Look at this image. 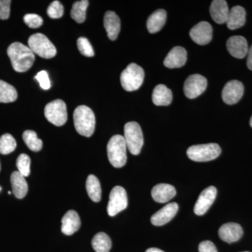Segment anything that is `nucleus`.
Wrapping results in <instances>:
<instances>
[{
	"label": "nucleus",
	"mask_w": 252,
	"mask_h": 252,
	"mask_svg": "<svg viewBox=\"0 0 252 252\" xmlns=\"http://www.w3.org/2000/svg\"><path fill=\"white\" fill-rule=\"evenodd\" d=\"M167 20V12L164 9L154 11L147 20V26L149 32L152 34L160 31L165 26Z\"/></svg>",
	"instance_id": "obj_24"
},
{
	"label": "nucleus",
	"mask_w": 252,
	"mask_h": 252,
	"mask_svg": "<svg viewBox=\"0 0 252 252\" xmlns=\"http://www.w3.org/2000/svg\"><path fill=\"white\" fill-rule=\"evenodd\" d=\"M250 126H251V127H252V117H251V119H250Z\"/></svg>",
	"instance_id": "obj_41"
},
{
	"label": "nucleus",
	"mask_w": 252,
	"mask_h": 252,
	"mask_svg": "<svg viewBox=\"0 0 252 252\" xmlns=\"http://www.w3.org/2000/svg\"><path fill=\"white\" fill-rule=\"evenodd\" d=\"M178 210L179 205L177 203H169L151 217V222L152 224L157 226L165 225L175 217Z\"/></svg>",
	"instance_id": "obj_15"
},
{
	"label": "nucleus",
	"mask_w": 252,
	"mask_h": 252,
	"mask_svg": "<svg viewBox=\"0 0 252 252\" xmlns=\"http://www.w3.org/2000/svg\"><path fill=\"white\" fill-rule=\"evenodd\" d=\"M187 52L182 46H175L164 60V65L170 69L183 67L187 63Z\"/></svg>",
	"instance_id": "obj_16"
},
{
	"label": "nucleus",
	"mask_w": 252,
	"mask_h": 252,
	"mask_svg": "<svg viewBox=\"0 0 252 252\" xmlns=\"http://www.w3.org/2000/svg\"><path fill=\"white\" fill-rule=\"evenodd\" d=\"M7 54L16 72H25L31 69L35 60L34 53L22 43L14 42L9 46Z\"/></svg>",
	"instance_id": "obj_1"
},
{
	"label": "nucleus",
	"mask_w": 252,
	"mask_h": 252,
	"mask_svg": "<svg viewBox=\"0 0 252 252\" xmlns=\"http://www.w3.org/2000/svg\"><path fill=\"white\" fill-rule=\"evenodd\" d=\"M24 22L28 27L31 28H38L43 24V19L40 16L34 14H28L23 18Z\"/></svg>",
	"instance_id": "obj_35"
},
{
	"label": "nucleus",
	"mask_w": 252,
	"mask_h": 252,
	"mask_svg": "<svg viewBox=\"0 0 252 252\" xmlns=\"http://www.w3.org/2000/svg\"><path fill=\"white\" fill-rule=\"evenodd\" d=\"M44 115L48 121L56 126H62L67 121L66 104L62 99H56L46 104Z\"/></svg>",
	"instance_id": "obj_8"
},
{
	"label": "nucleus",
	"mask_w": 252,
	"mask_h": 252,
	"mask_svg": "<svg viewBox=\"0 0 252 252\" xmlns=\"http://www.w3.org/2000/svg\"><path fill=\"white\" fill-rule=\"evenodd\" d=\"M74 124L78 133L91 137L95 127V117L92 109L85 105L77 107L74 112Z\"/></svg>",
	"instance_id": "obj_2"
},
{
	"label": "nucleus",
	"mask_w": 252,
	"mask_h": 252,
	"mask_svg": "<svg viewBox=\"0 0 252 252\" xmlns=\"http://www.w3.org/2000/svg\"><path fill=\"white\" fill-rule=\"evenodd\" d=\"M80 226V217L74 210H69L63 217L61 230L64 235L74 234L79 229Z\"/></svg>",
	"instance_id": "obj_19"
},
{
	"label": "nucleus",
	"mask_w": 252,
	"mask_h": 252,
	"mask_svg": "<svg viewBox=\"0 0 252 252\" xmlns=\"http://www.w3.org/2000/svg\"><path fill=\"white\" fill-rule=\"evenodd\" d=\"M198 250L199 252H218L215 244L209 240L202 242L199 245Z\"/></svg>",
	"instance_id": "obj_38"
},
{
	"label": "nucleus",
	"mask_w": 252,
	"mask_h": 252,
	"mask_svg": "<svg viewBox=\"0 0 252 252\" xmlns=\"http://www.w3.org/2000/svg\"><path fill=\"white\" fill-rule=\"evenodd\" d=\"M0 170H1V167H0Z\"/></svg>",
	"instance_id": "obj_44"
},
{
	"label": "nucleus",
	"mask_w": 252,
	"mask_h": 252,
	"mask_svg": "<svg viewBox=\"0 0 252 252\" xmlns=\"http://www.w3.org/2000/svg\"><path fill=\"white\" fill-rule=\"evenodd\" d=\"M212 32L211 25L206 21H202L190 30L189 34L194 42L203 46L212 41Z\"/></svg>",
	"instance_id": "obj_12"
},
{
	"label": "nucleus",
	"mask_w": 252,
	"mask_h": 252,
	"mask_svg": "<svg viewBox=\"0 0 252 252\" xmlns=\"http://www.w3.org/2000/svg\"><path fill=\"white\" fill-rule=\"evenodd\" d=\"M124 139L127 148L131 154L138 155L144 144V137L142 129L138 123H127L124 127Z\"/></svg>",
	"instance_id": "obj_7"
},
{
	"label": "nucleus",
	"mask_w": 252,
	"mask_h": 252,
	"mask_svg": "<svg viewBox=\"0 0 252 252\" xmlns=\"http://www.w3.org/2000/svg\"><path fill=\"white\" fill-rule=\"evenodd\" d=\"M146 252H165L158 248H149Z\"/></svg>",
	"instance_id": "obj_40"
},
{
	"label": "nucleus",
	"mask_w": 252,
	"mask_h": 252,
	"mask_svg": "<svg viewBox=\"0 0 252 252\" xmlns=\"http://www.w3.org/2000/svg\"><path fill=\"white\" fill-rule=\"evenodd\" d=\"M16 146V141L10 134H4L0 137V153L3 155H6L14 152Z\"/></svg>",
	"instance_id": "obj_31"
},
{
	"label": "nucleus",
	"mask_w": 252,
	"mask_h": 252,
	"mask_svg": "<svg viewBox=\"0 0 252 252\" xmlns=\"http://www.w3.org/2000/svg\"><path fill=\"white\" fill-rule=\"evenodd\" d=\"M11 183L13 193L18 199H22L27 195L28 185L25 177L18 171H15L11 175Z\"/></svg>",
	"instance_id": "obj_25"
},
{
	"label": "nucleus",
	"mask_w": 252,
	"mask_h": 252,
	"mask_svg": "<svg viewBox=\"0 0 252 252\" xmlns=\"http://www.w3.org/2000/svg\"><path fill=\"white\" fill-rule=\"evenodd\" d=\"M89 4V1L88 0L75 1L71 10V17L78 23H84L86 20V9Z\"/></svg>",
	"instance_id": "obj_29"
},
{
	"label": "nucleus",
	"mask_w": 252,
	"mask_h": 252,
	"mask_svg": "<svg viewBox=\"0 0 252 252\" xmlns=\"http://www.w3.org/2000/svg\"><path fill=\"white\" fill-rule=\"evenodd\" d=\"M125 139L122 135L113 136L107 144V155L112 166L120 168L126 165L127 161V149Z\"/></svg>",
	"instance_id": "obj_3"
},
{
	"label": "nucleus",
	"mask_w": 252,
	"mask_h": 252,
	"mask_svg": "<svg viewBox=\"0 0 252 252\" xmlns=\"http://www.w3.org/2000/svg\"><path fill=\"white\" fill-rule=\"evenodd\" d=\"M175 195V187L167 184H159L155 186L152 190V198L159 203H167L173 198Z\"/></svg>",
	"instance_id": "obj_20"
},
{
	"label": "nucleus",
	"mask_w": 252,
	"mask_h": 252,
	"mask_svg": "<svg viewBox=\"0 0 252 252\" xmlns=\"http://www.w3.org/2000/svg\"><path fill=\"white\" fill-rule=\"evenodd\" d=\"M10 0H0V19L6 20L10 16Z\"/></svg>",
	"instance_id": "obj_37"
},
{
	"label": "nucleus",
	"mask_w": 252,
	"mask_h": 252,
	"mask_svg": "<svg viewBox=\"0 0 252 252\" xmlns=\"http://www.w3.org/2000/svg\"><path fill=\"white\" fill-rule=\"evenodd\" d=\"M248 61H247V65L250 70L252 71V45L251 47L249 48L248 50Z\"/></svg>",
	"instance_id": "obj_39"
},
{
	"label": "nucleus",
	"mask_w": 252,
	"mask_h": 252,
	"mask_svg": "<svg viewBox=\"0 0 252 252\" xmlns=\"http://www.w3.org/2000/svg\"><path fill=\"white\" fill-rule=\"evenodd\" d=\"M1 187H0V191H1Z\"/></svg>",
	"instance_id": "obj_42"
},
{
	"label": "nucleus",
	"mask_w": 252,
	"mask_h": 252,
	"mask_svg": "<svg viewBox=\"0 0 252 252\" xmlns=\"http://www.w3.org/2000/svg\"><path fill=\"white\" fill-rule=\"evenodd\" d=\"M78 49L83 56L86 57H93L94 52V48L91 45L90 41L86 37H80L77 40Z\"/></svg>",
	"instance_id": "obj_33"
},
{
	"label": "nucleus",
	"mask_w": 252,
	"mask_h": 252,
	"mask_svg": "<svg viewBox=\"0 0 252 252\" xmlns=\"http://www.w3.org/2000/svg\"><path fill=\"white\" fill-rule=\"evenodd\" d=\"M31 158L27 154H22L18 157L16 166L23 177H27L31 174Z\"/></svg>",
	"instance_id": "obj_32"
},
{
	"label": "nucleus",
	"mask_w": 252,
	"mask_h": 252,
	"mask_svg": "<svg viewBox=\"0 0 252 252\" xmlns=\"http://www.w3.org/2000/svg\"><path fill=\"white\" fill-rule=\"evenodd\" d=\"M217 190L216 187H209L200 193L198 200L194 207V212L198 216L205 215L216 199Z\"/></svg>",
	"instance_id": "obj_13"
},
{
	"label": "nucleus",
	"mask_w": 252,
	"mask_h": 252,
	"mask_svg": "<svg viewBox=\"0 0 252 252\" xmlns=\"http://www.w3.org/2000/svg\"></svg>",
	"instance_id": "obj_43"
},
{
	"label": "nucleus",
	"mask_w": 252,
	"mask_h": 252,
	"mask_svg": "<svg viewBox=\"0 0 252 252\" xmlns=\"http://www.w3.org/2000/svg\"><path fill=\"white\" fill-rule=\"evenodd\" d=\"M127 195L125 189L122 187H114L109 195L107 212L110 217L117 215L127 207Z\"/></svg>",
	"instance_id": "obj_9"
},
{
	"label": "nucleus",
	"mask_w": 252,
	"mask_h": 252,
	"mask_svg": "<svg viewBox=\"0 0 252 252\" xmlns=\"http://www.w3.org/2000/svg\"><path fill=\"white\" fill-rule=\"evenodd\" d=\"M244 94L243 83L238 80L228 81L222 91V99L227 104H234L240 101Z\"/></svg>",
	"instance_id": "obj_11"
},
{
	"label": "nucleus",
	"mask_w": 252,
	"mask_h": 252,
	"mask_svg": "<svg viewBox=\"0 0 252 252\" xmlns=\"http://www.w3.org/2000/svg\"><path fill=\"white\" fill-rule=\"evenodd\" d=\"M92 246L96 252H109L112 248V240L109 235L100 232L97 233L92 240Z\"/></svg>",
	"instance_id": "obj_27"
},
{
	"label": "nucleus",
	"mask_w": 252,
	"mask_h": 252,
	"mask_svg": "<svg viewBox=\"0 0 252 252\" xmlns=\"http://www.w3.org/2000/svg\"><path fill=\"white\" fill-rule=\"evenodd\" d=\"M86 187L88 195L93 201L96 202V203L100 201L102 190H101L99 181L95 176L91 175L88 177Z\"/></svg>",
	"instance_id": "obj_26"
},
{
	"label": "nucleus",
	"mask_w": 252,
	"mask_h": 252,
	"mask_svg": "<svg viewBox=\"0 0 252 252\" xmlns=\"http://www.w3.org/2000/svg\"><path fill=\"white\" fill-rule=\"evenodd\" d=\"M207 86L206 78L200 74H193L189 76L185 81L184 92L188 98H196L206 90Z\"/></svg>",
	"instance_id": "obj_10"
},
{
	"label": "nucleus",
	"mask_w": 252,
	"mask_h": 252,
	"mask_svg": "<svg viewBox=\"0 0 252 252\" xmlns=\"http://www.w3.org/2000/svg\"><path fill=\"white\" fill-rule=\"evenodd\" d=\"M243 235L241 225L236 223H225L219 230V235L223 241L233 243L238 241Z\"/></svg>",
	"instance_id": "obj_17"
},
{
	"label": "nucleus",
	"mask_w": 252,
	"mask_h": 252,
	"mask_svg": "<svg viewBox=\"0 0 252 252\" xmlns=\"http://www.w3.org/2000/svg\"><path fill=\"white\" fill-rule=\"evenodd\" d=\"M228 52L236 59H244L248 53V44L243 36H230L226 42Z\"/></svg>",
	"instance_id": "obj_14"
},
{
	"label": "nucleus",
	"mask_w": 252,
	"mask_h": 252,
	"mask_svg": "<svg viewBox=\"0 0 252 252\" xmlns=\"http://www.w3.org/2000/svg\"><path fill=\"white\" fill-rule=\"evenodd\" d=\"M104 26L109 39L116 40L121 31V21L119 16L114 11H107L104 14Z\"/></svg>",
	"instance_id": "obj_18"
},
{
	"label": "nucleus",
	"mask_w": 252,
	"mask_h": 252,
	"mask_svg": "<svg viewBox=\"0 0 252 252\" xmlns=\"http://www.w3.org/2000/svg\"><path fill=\"white\" fill-rule=\"evenodd\" d=\"M210 14L212 19L219 24L226 23L229 9L228 4L224 0H215L212 1L210 6Z\"/></svg>",
	"instance_id": "obj_21"
},
{
	"label": "nucleus",
	"mask_w": 252,
	"mask_h": 252,
	"mask_svg": "<svg viewBox=\"0 0 252 252\" xmlns=\"http://www.w3.org/2000/svg\"><path fill=\"white\" fill-rule=\"evenodd\" d=\"M28 47L34 54L45 59H52L57 54L56 46L41 33H36L28 39Z\"/></svg>",
	"instance_id": "obj_5"
},
{
	"label": "nucleus",
	"mask_w": 252,
	"mask_h": 252,
	"mask_svg": "<svg viewBox=\"0 0 252 252\" xmlns=\"http://www.w3.org/2000/svg\"><path fill=\"white\" fill-rule=\"evenodd\" d=\"M35 79L39 81V85L44 90H49L51 88V81H50L48 73L46 71L42 70L38 73L35 76Z\"/></svg>",
	"instance_id": "obj_36"
},
{
	"label": "nucleus",
	"mask_w": 252,
	"mask_h": 252,
	"mask_svg": "<svg viewBox=\"0 0 252 252\" xmlns=\"http://www.w3.org/2000/svg\"><path fill=\"white\" fill-rule=\"evenodd\" d=\"M23 139L28 148L33 152H39L43 147V142L38 138L34 131L26 130L23 134Z\"/></svg>",
	"instance_id": "obj_30"
},
{
	"label": "nucleus",
	"mask_w": 252,
	"mask_h": 252,
	"mask_svg": "<svg viewBox=\"0 0 252 252\" xmlns=\"http://www.w3.org/2000/svg\"><path fill=\"white\" fill-rule=\"evenodd\" d=\"M246 22V11L240 6H233L229 10L228 18H227V27L230 30H236L243 27Z\"/></svg>",
	"instance_id": "obj_22"
},
{
	"label": "nucleus",
	"mask_w": 252,
	"mask_h": 252,
	"mask_svg": "<svg viewBox=\"0 0 252 252\" xmlns=\"http://www.w3.org/2000/svg\"><path fill=\"white\" fill-rule=\"evenodd\" d=\"M47 14L52 19L61 18L64 14V8L59 1H54L49 5L47 9Z\"/></svg>",
	"instance_id": "obj_34"
},
{
	"label": "nucleus",
	"mask_w": 252,
	"mask_h": 252,
	"mask_svg": "<svg viewBox=\"0 0 252 252\" xmlns=\"http://www.w3.org/2000/svg\"><path fill=\"white\" fill-rule=\"evenodd\" d=\"M144 71L135 63H131L123 71L121 75V84L126 91H137L143 84Z\"/></svg>",
	"instance_id": "obj_4"
},
{
	"label": "nucleus",
	"mask_w": 252,
	"mask_h": 252,
	"mask_svg": "<svg viewBox=\"0 0 252 252\" xmlns=\"http://www.w3.org/2000/svg\"><path fill=\"white\" fill-rule=\"evenodd\" d=\"M17 91L14 86L0 80V102L9 103L17 99Z\"/></svg>",
	"instance_id": "obj_28"
},
{
	"label": "nucleus",
	"mask_w": 252,
	"mask_h": 252,
	"mask_svg": "<svg viewBox=\"0 0 252 252\" xmlns=\"http://www.w3.org/2000/svg\"><path fill=\"white\" fill-rule=\"evenodd\" d=\"M152 100L157 106H167L172 100V93L166 86L159 84L154 88Z\"/></svg>",
	"instance_id": "obj_23"
},
{
	"label": "nucleus",
	"mask_w": 252,
	"mask_h": 252,
	"mask_svg": "<svg viewBox=\"0 0 252 252\" xmlns=\"http://www.w3.org/2000/svg\"><path fill=\"white\" fill-rule=\"evenodd\" d=\"M221 153L219 144L210 143L193 145L187 149V156L190 160L196 162H207L216 159Z\"/></svg>",
	"instance_id": "obj_6"
}]
</instances>
